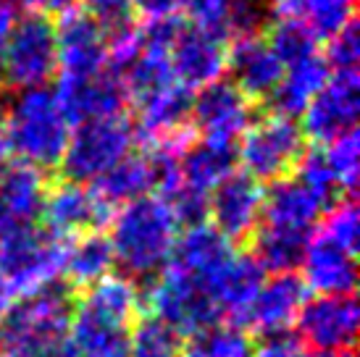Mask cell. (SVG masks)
<instances>
[{"label":"cell","mask_w":360,"mask_h":357,"mask_svg":"<svg viewBox=\"0 0 360 357\" xmlns=\"http://www.w3.org/2000/svg\"><path fill=\"white\" fill-rule=\"evenodd\" d=\"M58 74V40L56 24L48 16L27 13L16 21L11 40L0 58V82L8 87L27 89L45 87Z\"/></svg>","instance_id":"cell-7"},{"label":"cell","mask_w":360,"mask_h":357,"mask_svg":"<svg viewBox=\"0 0 360 357\" xmlns=\"http://www.w3.org/2000/svg\"><path fill=\"white\" fill-rule=\"evenodd\" d=\"M108 226L105 237L113 249V263L127 273L124 278L142 287L169 266L179 239V221L166 200L148 195L127 202L113 213Z\"/></svg>","instance_id":"cell-1"},{"label":"cell","mask_w":360,"mask_h":357,"mask_svg":"<svg viewBox=\"0 0 360 357\" xmlns=\"http://www.w3.org/2000/svg\"><path fill=\"white\" fill-rule=\"evenodd\" d=\"M45 189L42 171L27 163H13L0 171V237L40 216Z\"/></svg>","instance_id":"cell-25"},{"label":"cell","mask_w":360,"mask_h":357,"mask_svg":"<svg viewBox=\"0 0 360 357\" xmlns=\"http://www.w3.org/2000/svg\"><path fill=\"white\" fill-rule=\"evenodd\" d=\"M0 124H3V105H0Z\"/></svg>","instance_id":"cell-45"},{"label":"cell","mask_w":360,"mask_h":357,"mask_svg":"<svg viewBox=\"0 0 360 357\" xmlns=\"http://www.w3.org/2000/svg\"><path fill=\"white\" fill-rule=\"evenodd\" d=\"M90 189L108 208H116V205L121 208L127 202L148 197L155 189V174H153V163L148 158V152L127 155L105 176H101L95 184H90Z\"/></svg>","instance_id":"cell-30"},{"label":"cell","mask_w":360,"mask_h":357,"mask_svg":"<svg viewBox=\"0 0 360 357\" xmlns=\"http://www.w3.org/2000/svg\"><path fill=\"white\" fill-rule=\"evenodd\" d=\"M308 239V234L258 226V231L252 234L250 255L258 260V266L263 271H271V273H295L302 263Z\"/></svg>","instance_id":"cell-31"},{"label":"cell","mask_w":360,"mask_h":357,"mask_svg":"<svg viewBox=\"0 0 360 357\" xmlns=\"http://www.w3.org/2000/svg\"><path fill=\"white\" fill-rule=\"evenodd\" d=\"M74 289L63 287L58 281L13 302L8 316L0 323V355L27 344L66 337L74 318Z\"/></svg>","instance_id":"cell-6"},{"label":"cell","mask_w":360,"mask_h":357,"mask_svg":"<svg viewBox=\"0 0 360 357\" xmlns=\"http://www.w3.org/2000/svg\"><path fill=\"white\" fill-rule=\"evenodd\" d=\"M181 13H187L190 27L226 40L231 34V0H184Z\"/></svg>","instance_id":"cell-36"},{"label":"cell","mask_w":360,"mask_h":357,"mask_svg":"<svg viewBox=\"0 0 360 357\" xmlns=\"http://www.w3.org/2000/svg\"><path fill=\"white\" fill-rule=\"evenodd\" d=\"M329 66L321 56H310V58L287 66L281 74L276 89L269 95V105L274 116L295 121L297 116L305 113L310 100L319 95V89L329 79Z\"/></svg>","instance_id":"cell-28"},{"label":"cell","mask_w":360,"mask_h":357,"mask_svg":"<svg viewBox=\"0 0 360 357\" xmlns=\"http://www.w3.org/2000/svg\"><path fill=\"white\" fill-rule=\"evenodd\" d=\"M56 98H58L69 124L79 126V124H87V121L124 116L129 95H127V89H124L119 77H113L110 71H105L103 77H98V79L92 82L58 84Z\"/></svg>","instance_id":"cell-24"},{"label":"cell","mask_w":360,"mask_h":357,"mask_svg":"<svg viewBox=\"0 0 360 357\" xmlns=\"http://www.w3.org/2000/svg\"><path fill=\"white\" fill-rule=\"evenodd\" d=\"M8 166V145H6V137H3V129H0V171Z\"/></svg>","instance_id":"cell-44"},{"label":"cell","mask_w":360,"mask_h":357,"mask_svg":"<svg viewBox=\"0 0 360 357\" xmlns=\"http://www.w3.org/2000/svg\"><path fill=\"white\" fill-rule=\"evenodd\" d=\"M231 258H234V245H229L210 223H198L176 239L169 266L208 289L210 281L219 276V271Z\"/></svg>","instance_id":"cell-23"},{"label":"cell","mask_w":360,"mask_h":357,"mask_svg":"<svg viewBox=\"0 0 360 357\" xmlns=\"http://www.w3.org/2000/svg\"><path fill=\"white\" fill-rule=\"evenodd\" d=\"M137 100V126L145 139L153 145L190 134L187 124L192 121V89L179 84L176 79L140 95Z\"/></svg>","instance_id":"cell-20"},{"label":"cell","mask_w":360,"mask_h":357,"mask_svg":"<svg viewBox=\"0 0 360 357\" xmlns=\"http://www.w3.org/2000/svg\"><path fill=\"white\" fill-rule=\"evenodd\" d=\"M0 357H77V349L71 347L69 337L40 342V344H27V347L3 352Z\"/></svg>","instance_id":"cell-39"},{"label":"cell","mask_w":360,"mask_h":357,"mask_svg":"<svg viewBox=\"0 0 360 357\" xmlns=\"http://www.w3.org/2000/svg\"><path fill=\"white\" fill-rule=\"evenodd\" d=\"M202 139L237 145L252 124V100H248L231 82H213L192 100V121Z\"/></svg>","instance_id":"cell-14"},{"label":"cell","mask_w":360,"mask_h":357,"mask_svg":"<svg viewBox=\"0 0 360 357\" xmlns=\"http://www.w3.org/2000/svg\"><path fill=\"white\" fill-rule=\"evenodd\" d=\"M321 155L329 166L334 181L340 184L342 195H350L355 184H358V171H360V139L358 131H347L329 142L321 150Z\"/></svg>","instance_id":"cell-33"},{"label":"cell","mask_w":360,"mask_h":357,"mask_svg":"<svg viewBox=\"0 0 360 357\" xmlns=\"http://www.w3.org/2000/svg\"><path fill=\"white\" fill-rule=\"evenodd\" d=\"M137 289H140L142 310L179 339L224 323L208 289L179 273L176 268L166 266L150 284H142Z\"/></svg>","instance_id":"cell-4"},{"label":"cell","mask_w":360,"mask_h":357,"mask_svg":"<svg viewBox=\"0 0 360 357\" xmlns=\"http://www.w3.org/2000/svg\"><path fill=\"white\" fill-rule=\"evenodd\" d=\"M308 302V287L297 273H274L263 281L258 297L252 302L245 328H252L260 337L287 334Z\"/></svg>","instance_id":"cell-18"},{"label":"cell","mask_w":360,"mask_h":357,"mask_svg":"<svg viewBox=\"0 0 360 357\" xmlns=\"http://www.w3.org/2000/svg\"><path fill=\"white\" fill-rule=\"evenodd\" d=\"M266 42L271 45L274 56L281 60L284 69L310 58V56H319V42L313 40L308 32H302L300 27L284 24V21H276L271 27V32L266 34Z\"/></svg>","instance_id":"cell-34"},{"label":"cell","mask_w":360,"mask_h":357,"mask_svg":"<svg viewBox=\"0 0 360 357\" xmlns=\"http://www.w3.org/2000/svg\"><path fill=\"white\" fill-rule=\"evenodd\" d=\"M263 187L242 171L226 176L208 197L210 226L219 231L229 245L248 242L260 226L263 216Z\"/></svg>","instance_id":"cell-13"},{"label":"cell","mask_w":360,"mask_h":357,"mask_svg":"<svg viewBox=\"0 0 360 357\" xmlns=\"http://www.w3.org/2000/svg\"><path fill=\"white\" fill-rule=\"evenodd\" d=\"M134 137L137 134L124 116L79 124L77 129H71L66 152L58 163L66 181L87 187L95 184L127 155H131Z\"/></svg>","instance_id":"cell-5"},{"label":"cell","mask_w":360,"mask_h":357,"mask_svg":"<svg viewBox=\"0 0 360 357\" xmlns=\"http://www.w3.org/2000/svg\"><path fill=\"white\" fill-rule=\"evenodd\" d=\"M21 3L30 13L37 16H51V13H66L77 6V0H16Z\"/></svg>","instance_id":"cell-41"},{"label":"cell","mask_w":360,"mask_h":357,"mask_svg":"<svg viewBox=\"0 0 360 357\" xmlns=\"http://www.w3.org/2000/svg\"><path fill=\"white\" fill-rule=\"evenodd\" d=\"M266 281V271L250 252H234V258L219 271V276L210 281V297L221 313V320L231 326L245 328L248 313L258 297L260 287Z\"/></svg>","instance_id":"cell-21"},{"label":"cell","mask_w":360,"mask_h":357,"mask_svg":"<svg viewBox=\"0 0 360 357\" xmlns=\"http://www.w3.org/2000/svg\"><path fill=\"white\" fill-rule=\"evenodd\" d=\"M134 326L137 323H127L121 318L74 302L69 342L77 349V357H129Z\"/></svg>","instance_id":"cell-22"},{"label":"cell","mask_w":360,"mask_h":357,"mask_svg":"<svg viewBox=\"0 0 360 357\" xmlns=\"http://www.w3.org/2000/svg\"><path fill=\"white\" fill-rule=\"evenodd\" d=\"M40 219L53 237L77 239L82 234H92L108 226L113 219V208H108L87 184L58 181L45 189Z\"/></svg>","instance_id":"cell-11"},{"label":"cell","mask_w":360,"mask_h":357,"mask_svg":"<svg viewBox=\"0 0 360 357\" xmlns=\"http://www.w3.org/2000/svg\"><path fill=\"white\" fill-rule=\"evenodd\" d=\"M326 66L331 74H340V71H358L360 60V37H358V24L350 21L340 34H334L326 48Z\"/></svg>","instance_id":"cell-37"},{"label":"cell","mask_w":360,"mask_h":357,"mask_svg":"<svg viewBox=\"0 0 360 357\" xmlns=\"http://www.w3.org/2000/svg\"><path fill=\"white\" fill-rule=\"evenodd\" d=\"M137 0H84V13L101 24L105 32L129 27Z\"/></svg>","instance_id":"cell-38"},{"label":"cell","mask_w":360,"mask_h":357,"mask_svg":"<svg viewBox=\"0 0 360 357\" xmlns=\"http://www.w3.org/2000/svg\"><path fill=\"white\" fill-rule=\"evenodd\" d=\"M174 79L187 89H202L221 79L226 71V40L181 24L169 50Z\"/></svg>","instance_id":"cell-17"},{"label":"cell","mask_w":360,"mask_h":357,"mask_svg":"<svg viewBox=\"0 0 360 357\" xmlns=\"http://www.w3.org/2000/svg\"><path fill=\"white\" fill-rule=\"evenodd\" d=\"M129 357H181V339L153 318H140Z\"/></svg>","instance_id":"cell-35"},{"label":"cell","mask_w":360,"mask_h":357,"mask_svg":"<svg viewBox=\"0 0 360 357\" xmlns=\"http://www.w3.org/2000/svg\"><path fill=\"white\" fill-rule=\"evenodd\" d=\"M360 82L358 71L329 74L326 84L310 100L302 113V137L313 139L316 145H329L337 137L355 131L360 108Z\"/></svg>","instance_id":"cell-12"},{"label":"cell","mask_w":360,"mask_h":357,"mask_svg":"<svg viewBox=\"0 0 360 357\" xmlns=\"http://www.w3.org/2000/svg\"><path fill=\"white\" fill-rule=\"evenodd\" d=\"M234 166H237V145H224L210 139L190 142L179 155L181 187L200 197H210V192L234 174Z\"/></svg>","instance_id":"cell-27"},{"label":"cell","mask_w":360,"mask_h":357,"mask_svg":"<svg viewBox=\"0 0 360 357\" xmlns=\"http://www.w3.org/2000/svg\"><path fill=\"white\" fill-rule=\"evenodd\" d=\"M240 139L237 160L245 169L242 174L255 181H279L290 176L305 155V137L300 126L274 113L252 121Z\"/></svg>","instance_id":"cell-8"},{"label":"cell","mask_w":360,"mask_h":357,"mask_svg":"<svg viewBox=\"0 0 360 357\" xmlns=\"http://www.w3.org/2000/svg\"><path fill=\"white\" fill-rule=\"evenodd\" d=\"M19 21V3L16 0H0V58L11 40V32Z\"/></svg>","instance_id":"cell-40"},{"label":"cell","mask_w":360,"mask_h":357,"mask_svg":"<svg viewBox=\"0 0 360 357\" xmlns=\"http://www.w3.org/2000/svg\"><path fill=\"white\" fill-rule=\"evenodd\" d=\"M226 69L234 77L231 84L248 100H269L284 74L281 60L258 32L234 37L231 48H226Z\"/></svg>","instance_id":"cell-19"},{"label":"cell","mask_w":360,"mask_h":357,"mask_svg":"<svg viewBox=\"0 0 360 357\" xmlns=\"http://www.w3.org/2000/svg\"><path fill=\"white\" fill-rule=\"evenodd\" d=\"M0 129L8 152H16L19 163L37 171L56 169L71 137L69 119L56 92L48 87L19 92L8 110H3Z\"/></svg>","instance_id":"cell-2"},{"label":"cell","mask_w":360,"mask_h":357,"mask_svg":"<svg viewBox=\"0 0 360 357\" xmlns=\"http://www.w3.org/2000/svg\"><path fill=\"white\" fill-rule=\"evenodd\" d=\"M329 208L334 205H329L316 189H310L300 176L290 174L279 181H271V189L263 195V216H260L263 223L260 226L310 237Z\"/></svg>","instance_id":"cell-16"},{"label":"cell","mask_w":360,"mask_h":357,"mask_svg":"<svg viewBox=\"0 0 360 357\" xmlns=\"http://www.w3.org/2000/svg\"><path fill=\"white\" fill-rule=\"evenodd\" d=\"M274 21L295 24L316 42H329L355 21V0H269Z\"/></svg>","instance_id":"cell-26"},{"label":"cell","mask_w":360,"mask_h":357,"mask_svg":"<svg viewBox=\"0 0 360 357\" xmlns=\"http://www.w3.org/2000/svg\"><path fill=\"white\" fill-rule=\"evenodd\" d=\"M355 249L340 245L331 239L326 231L310 234L305 255H302V281L308 292H316L319 297H347L355 292L358 281V263H355Z\"/></svg>","instance_id":"cell-15"},{"label":"cell","mask_w":360,"mask_h":357,"mask_svg":"<svg viewBox=\"0 0 360 357\" xmlns=\"http://www.w3.org/2000/svg\"><path fill=\"white\" fill-rule=\"evenodd\" d=\"M113 266L116 263H113V249H110L108 237L101 231H92V234L69 239L60 276H66L74 292H84L92 284H98L101 278L110 276Z\"/></svg>","instance_id":"cell-29"},{"label":"cell","mask_w":360,"mask_h":357,"mask_svg":"<svg viewBox=\"0 0 360 357\" xmlns=\"http://www.w3.org/2000/svg\"><path fill=\"white\" fill-rule=\"evenodd\" d=\"M58 40V84H82L108 71V32L84 11L60 13L56 27Z\"/></svg>","instance_id":"cell-9"},{"label":"cell","mask_w":360,"mask_h":357,"mask_svg":"<svg viewBox=\"0 0 360 357\" xmlns=\"http://www.w3.org/2000/svg\"><path fill=\"white\" fill-rule=\"evenodd\" d=\"M11 305H13V292H11L8 284L0 276V323H3V318L8 316Z\"/></svg>","instance_id":"cell-42"},{"label":"cell","mask_w":360,"mask_h":357,"mask_svg":"<svg viewBox=\"0 0 360 357\" xmlns=\"http://www.w3.org/2000/svg\"><path fill=\"white\" fill-rule=\"evenodd\" d=\"M292 357H355V352H340V355H316V352H308V349H297Z\"/></svg>","instance_id":"cell-43"},{"label":"cell","mask_w":360,"mask_h":357,"mask_svg":"<svg viewBox=\"0 0 360 357\" xmlns=\"http://www.w3.org/2000/svg\"><path fill=\"white\" fill-rule=\"evenodd\" d=\"M295 339L302 349L316 355L352 352L358 334V305L355 297H316L302 305L295 320Z\"/></svg>","instance_id":"cell-10"},{"label":"cell","mask_w":360,"mask_h":357,"mask_svg":"<svg viewBox=\"0 0 360 357\" xmlns=\"http://www.w3.org/2000/svg\"><path fill=\"white\" fill-rule=\"evenodd\" d=\"M66 239L53 237L48 228L24 223L0 237V276L13 297H30L58 281L66 258Z\"/></svg>","instance_id":"cell-3"},{"label":"cell","mask_w":360,"mask_h":357,"mask_svg":"<svg viewBox=\"0 0 360 357\" xmlns=\"http://www.w3.org/2000/svg\"><path fill=\"white\" fill-rule=\"evenodd\" d=\"M255 339L240 326L216 323L181 342V357H252Z\"/></svg>","instance_id":"cell-32"}]
</instances>
